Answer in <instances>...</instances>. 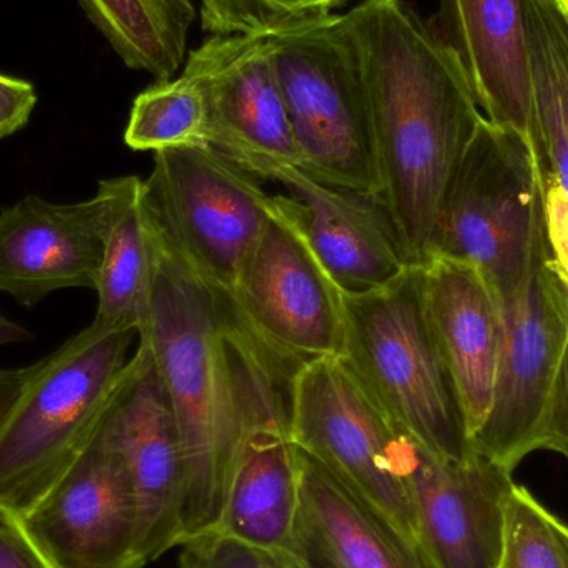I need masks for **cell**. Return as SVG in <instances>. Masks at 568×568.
Listing matches in <instances>:
<instances>
[{"label": "cell", "mask_w": 568, "mask_h": 568, "mask_svg": "<svg viewBox=\"0 0 568 568\" xmlns=\"http://www.w3.org/2000/svg\"><path fill=\"white\" fill-rule=\"evenodd\" d=\"M369 97L381 195L417 265L480 112L459 59L406 0H357L346 12Z\"/></svg>", "instance_id": "1"}, {"label": "cell", "mask_w": 568, "mask_h": 568, "mask_svg": "<svg viewBox=\"0 0 568 568\" xmlns=\"http://www.w3.org/2000/svg\"><path fill=\"white\" fill-rule=\"evenodd\" d=\"M145 212L153 278L139 341L149 347L182 440L183 544L219 529L242 434L229 343L233 297L203 278L146 205Z\"/></svg>", "instance_id": "2"}, {"label": "cell", "mask_w": 568, "mask_h": 568, "mask_svg": "<svg viewBox=\"0 0 568 568\" xmlns=\"http://www.w3.org/2000/svg\"><path fill=\"white\" fill-rule=\"evenodd\" d=\"M135 336L92 323L36 363L0 424V516L26 513L95 439Z\"/></svg>", "instance_id": "3"}, {"label": "cell", "mask_w": 568, "mask_h": 568, "mask_svg": "<svg viewBox=\"0 0 568 568\" xmlns=\"http://www.w3.org/2000/svg\"><path fill=\"white\" fill-rule=\"evenodd\" d=\"M344 363L397 429L434 456H473L463 407L430 327L423 265L396 282L344 293Z\"/></svg>", "instance_id": "4"}, {"label": "cell", "mask_w": 568, "mask_h": 568, "mask_svg": "<svg viewBox=\"0 0 568 568\" xmlns=\"http://www.w3.org/2000/svg\"><path fill=\"white\" fill-rule=\"evenodd\" d=\"M266 37L301 170L337 189L381 193L369 97L347 13Z\"/></svg>", "instance_id": "5"}, {"label": "cell", "mask_w": 568, "mask_h": 568, "mask_svg": "<svg viewBox=\"0 0 568 568\" xmlns=\"http://www.w3.org/2000/svg\"><path fill=\"white\" fill-rule=\"evenodd\" d=\"M540 223L536 140L484 119L444 200L429 258L470 263L503 297L526 273Z\"/></svg>", "instance_id": "6"}, {"label": "cell", "mask_w": 568, "mask_h": 568, "mask_svg": "<svg viewBox=\"0 0 568 568\" xmlns=\"http://www.w3.org/2000/svg\"><path fill=\"white\" fill-rule=\"evenodd\" d=\"M290 436L301 453L420 542L413 500L397 469L399 429L343 357L304 361L294 371Z\"/></svg>", "instance_id": "7"}, {"label": "cell", "mask_w": 568, "mask_h": 568, "mask_svg": "<svg viewBox=\"0 0 568 568\" xmlns=\"http://www.w3.org/2000/svg\"><path fill=\"white\" fill-rule=\"evenodd\" d=\"M143 200L190 265L233 297L272 212L255 176L210 145L160 150Z\"/></svg>", "instance_id": "8"}, {"label": "cell", "mask_w": 568, "mask_h": 568, "mask_svg": "<svg viewBox=\"0 0 568 568\" xmlns=\"http://www.w3.org/2000/svg\"><path fill=\"white\" fill-rule=\"evenodd\" d=\"M499 300L503 344L496 393L473 453L514 473L546 446L550 394L568 337V307L544 263L542 223L526 273Z\"/></svg>", "instance_id": "9"}, {"label": "cell", "mask_w": 568, "mask_h": 568, "mask_svg": "<svg viewBox=\"0 0 568 568\" xmlns=\"http://www.w3.org/2000/svg\"><path fill=\"white\" fill-rule=\"evenodd\" d=\"M233 300L266 343L293 359L343 356L344 293L311 248L291 196L276 195L240 270Z\"/></svg>", "instance_id": "10"}, {"label": "cell", "mask_w": 568, "mask_h": 568, "mask_svg": "<svg viewBox=\"0 0 568 568\" xmlns=\"http://www.w3.org/2000/svg\"><path fill=\"white\" fill-rule=\"evenodd\" d=\"M9 519L50 568H143L132 483L100 429L32 507Z\"/></svg>", "instance_id": "11"}, {"label": "cell", "mask_w": 568, "mask_h": 568, "mask_svg": "<svg viewBox=\"0 0 568 568\" xmlns=\"http://www.w3.org/2000/svg\"><path fill=\"white\" fill-rule=\"evenodd\" d=\"M100 433L116 450L135 496L142 567L180 547L185 509V459L175 414L149 347L126 364Z\"/></svg>", "instance_id": "12"}, {"label": "cell", "mask_w": 568, "mask_h": 568, "mask_svg": "<svg viewBox=\"0 0 568 568\" xmlns=\"http://www.w3.org/2000/svg\"><path fill=\"white\" fill-rule=\"evenodd\" d=\"M183 72L205 95L210 146L253 176L301 169L266 36H212L190 52Z\"/></svg>", "instance_id": "13"}, {"label": "cell", "mask_w": 568, "mask_h": 568, "mask_svg": "<svg viewBox=\"0 0 568 568\" xmlns=\"http://www.w3.org/2000/svg\"><path fill=\"white\" fill-rule=\"evenodd\" d=\"M397 469L413 500L420 542L439 568H497L513 473L473 453L434 456L399 430Z\"/></svg>", "instance_id": "14"}, {"label": "cell", "mask_w": 568, "mask_h": 568, "mask_svg": "<svg viewBox=\"0 0 568 568\" xmlns=\"http://www.w3.org/2000/svg\"><path fill=\"white\" fill-rule=\"evenodd\" d=\"M109 225L102 185L85 202L29 195L0 210V293L33 306L69 287L95 290Z\"/></svg>", "instance_id": "15"}, {"label": "cell", "mask_w": 568, "mask_h": 568, "mask_svg": "<svg viewBox=\"0 0 568 568\" xmlns=\"http://www.w3.org/2000/svg\"><path fill=\"white\" fill-rule=\"evenodd\" d=\"M290 192L297 222L343 293H369L417 265L381 193L337 189L296 166L273 175Z\"/></svg>", "instance_id": "16"}, {"label": "cell", "mask_w": 568, "mask_h": 568, "mask_svg": "<svg viewBox=\"0 0 568 568\" xmlns=\"http://www.w3.org/2000/svg\"><path fill=\"white\" fill-rule=\"evenodd\" d=\"M297 459L300 509L286 547L297 566L439 568L423 542L394 526L326 467L300 449Z\"/></svg>", "instance_id": "17"}, {"label": "cell", "mask_w": 568, "mask_h": 568, "mask_svg": "<svg viewBox=\"0 0 568 568\" xmlns=\"http://www.w3.org/2000/svg\"><path fill=\"white\" fill-rule=\"evenodd\" d=\"M423 272L427 316L453 376L473 447L496 393L503 344L500 300L470 263L434 255Z\"/></svg>", "instance_id": "18"}, {"label": "cell", "mask_w": 568, "mask_h": 568, "mask_svg": "<svg viewBox=\"0 0 568 568\" xmlns=\"http://www.w3.org/2000/svg\"><path fill=\"white\" fill-rule=\"evenodd\" d=\"M433 27L459 59L486 120L534 136L526 0H440Z\"/></svg>", "instance_id": "19"}, {"label": "cell", "mask_w": 568, "mask_h": 568, "mask_svg": "<svg viewBox=\"0 0 568 568\" xmlns=\"http://www.w3.org/2000/svg\"><path fill=\"white\" fill-rule=\"evenodd\" d=\"M109 196V225L97 280L99 306L92 323L105 329L139 333L149 313L153 242L136 176L102 180Z\"/></svg>", "instance_id": "20"}, {"label": "cell", "mask_w": 568, "mask_h": 568, "mask_svg": "<svg viewBox=\"0 0 568 568\" xmlns=\"http://www.w3.org/2000/svg\"><path fill=\"white\" fill-rule=\"evenodd\" d=\"M90 22L129 69L156 82L175 79L185 65L192 0H79Z\"/></svg>", "instance_id": "21"}, {"label": "cell", "mask_w": 568, "mask_h": 568, "mask_svg": "<svg viewBox=\"0 0 568 568\" xmlns=\"http://www.w3.org/2000/svg\"><path fill=\"white\" fill-rule=\"evenodd\" d=\"M534 140L542 170L568 193V26L552 0H526Z\"/></svg>", "instance_id": "22"}, {"label": "cell", "mask_w": 568, "mask_h": 568, "mask_svg": "<svg viewBox=\"0 0 568 568\" xmlns=\"http://www.w3.org/2000/svg\"><path fill=\"white\" fill-rule=\"evenodd\" d=\"M123 139L136 152L210 145L209 106L199 83L182 72L143 90L133 102Z\"/></svg>", "instance_id": "23"}, {"label": "cell", "mask_w": 568, "mask_h": 568, "mask_svg": "<svg viewBox=\"0 0 568 568\" xmlns=\"http://www.w3.org/2000/svg\"><path fill=\"white\" fill-rule=\"evenodd\" d=\"M497 568H568L567 524L517 483L504 503Z\"/></svg>", "instance_id": "24"}, {"label": "cell", "mask_w": 568, "mask_h": 568, "mask_svg": "<svg viewBox=\"0 0 568 568\" xmlns=\"http://www.w3.org/2000/svg\"><path fill=\"white\" fill-rule=\"evenodd\" d=\"M347 0H199L200 22L219 37L272 36L333 16Z\"/></svg>", "instance_id": "25"}, {"label": "cell", "mask_w": 568, "mask_h": 568, "mask_svg": "<svg viewBox=\"0 0 568 568\" xmlns=\"http://www.w3.org/2000/svg\"><path fill=\"white\" fill-rule=\"evenodd\" d=\"M176 568H301L286 549H270L222 529L209 530L180 546Z\"/></svg>", "instance_id": "26"}, {"label": "cell", "mask_w": 568, "mask_h": 568, "mask_svg": "<svg viewBox=\"0 0 568 568\" xmlns=\"http://www.w3.org/2000/svg\"><path fill=\"white\" fill-rule=\"evenodd\" d=\"M544 263L568 307V193L542 170Z\"/></svg>", "instance_id": "27"}, {"label": "cell", "mask_w": 568, "mask_h": 568, "mask_svg": "<svg viewBox=\"0 0 568 568\" xmlns=\"http://www.w3.org/2000/svg\"><path fill=\"white\" fill-rule=\"evenodd\" d=\"M36 105L37 93L32 83L0 73V139L23 129Z\"/></svg>", "instance_id": "28"}, {"label": "cell", "mask_w": 568, "mask_h": 568, "mask_svg": "<svg viewBox=\"0 0 568 568\" xmlns=\"http://www.w3.org/2000/svg\"><path fill=\"white\" fill-rule=\"evenodd\" d=\"M544 449L562 454L568 459V337L550 394Z\"/></svg>", "instance_id": "29"}, {"label": "cell", "mask_w": 568, "mask_h": 568, "mask_svg": "<svg viewBox=\"0 0 568 568\" xmlns=\"http://www.w3.org/2000/svg\"><path fill=\"white\" fill-rule=\"evenodd\" d=\"M0 568H50L9 517L0 516Z\"/></svg>", "instance_id": "30"}, {"label": "cell", "mask_w": 568, "mask_h": 568, "mask_svg": "<svg viewBox=\"0 0 568 568\" xmlns=\"http://www.w3.org/2000/svg\"><path fill=\"white\" fill-rule=\"evenodd\" d=\"M36 364L27 367H13V369H0V424L12 409L17 397L22 393L29 377L32 376Z\"/></svg>", "instance_id": "31"}, {"label": "cell", "mask_w": 568, "mask_h": 568, "mask_svg": "<svg viewBox=\"0 0 568 568\" xmlns=\"http://www.w3.org/2000/svg\"><path fill=\"white\" fill-rule=\"evenodd\" d=\"M32 334L29 331L23 329L19 324L10 321L9 317L3 316L0 313V346L3 344L22 343V341H29Z\"/></svg>", "instance_id": "32"}, {"label": "cell", "mask_w": 568, "mask_h": 568, "mask_svg": "<svg viewBox=\"0 0 568 568\" xmlns=\"http://www.w3.org/2000/svg\"><path fill=\"white\" fill-rule=\"evenodd\" d=\"M556 3L557 9H559L560 16L564 17L568 26V0H552Z\"/></svg>", "instance_id": "33"}]
</instances>
